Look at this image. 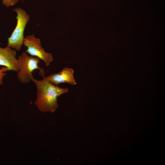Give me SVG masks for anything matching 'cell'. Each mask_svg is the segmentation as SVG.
<instances>
[{
	"label": "cell",
	"mask_w": 165,
	"mask_h": 165,
	"mask_svg": "<svg viewBox=\"0 0 165 165\" xmlns=\"http://www.w3.org/2000/svg\"><path fill=\"white\" fill-rule=\"evenodd\" d=\"M19 69L17 77L22 83H29L31 81L32 72L36 69L41 70L38 66L40 59L37 57L29 56L27 53L23 52L18 57Z\"/></svg>",
	"instance_id": "cell-3"
},
{
	"label": "cell",
	"mask_w": 165,
	"mask_h": 165,
	"mask_svg": "<svg viewBox=\"0 0 165 165\" xmlns=\"http://www.w3.org/2000/svg\"><path fill=\"white\" fill-rule=\"evenodd\" d=\"M16 55V51L11 48L8 46L5 48L0 47V65L7 67L9 71L18 72V62Z\"/></svg>",
	"instance_id": "cell-5"
},
{
	"label": "cell",
	"mask_w": 165,
	"mask_h": 165,
	"mask_svg": "<svg viewBox=\"0 0 165 165\" xmlns=\"http://www.w3.org/2000/svg\"><path fill=\"white\" fill-rule=\"evenodd\" d=\"M19 0H2V4L7 7L13 6L17 3Z\"/></svg>",
	"instance_id": "cell-8"
},
{
	"label": "cell",
	"mask_w": 165,
	"mask_h": 165,
	"mask_svg": "<svg viewBox=\"0 0 165 165\" xmlns=\"http://www.w3.org/2000/svg\"><path fill=\"white\" fill-rule=\"evenodd\" d=\"M74 71L71 68H64L60 72L50 75L46 79L56 86L61 83H68L72 85L76 84L73 76Z\"/></svg>",
	"instance_id": "cell-6"
},
{
	"label": "cell",
	"mask_w": 165,
	"mask_h": 165,
	"mask_svg": "<svg viewBox=\"0 0 165 165\" xmlns=\"http://www.w3.org/2000/svg\"><path fill=\"white\" fill-rule=\"evenodd\" d=\"M8 71H9V68L5 66L0 69V85H3V78L7 74L6 72Z\"/></svg>",
	"instance_id": "cell-7"
},
{
	"label": "cell",
	"mask_w": 165,
	"mask_h": 165,
	"mask_svg": "<svg viewBox=\"0 0 165 165\" xmlns=\"http://www.w3.org/2000/svg\"><path fill=\"white\" fill-rule=\"evenodd\" d=\"M44 75L41 76L43 79L41 80L35 79L33 76L31 78V80L36 85L37 90V98L34 104L42 112L52 113L59 106L57 98L67 93L68 90L54 85L47 80Z\"/></svg>",
	"instance_id": "cell-1"
},
{
	"label": "cell",
	"mask_w": 165,
	"mask_h": 165,
	"mask_svg": "<svg viewBox=\"0 0 165 165\" xmlns=\"http://www.w3.org/2000/svg\"></svg>",
	"instance_id": "cell-9"
},
{
	"label": "cell",
	"mask_w": 165,
	"mask_h": 165,
	"mask_svg": "<svg viewBox=\"0 0 165 165\" xmlns=\"http://www.w3.org/2000/svg\"><path fill=\"white\" fill-rule=\"evenodd\" d=\"M13 11L17 14V23L15 28L10 37L8 39L7 46L19 51L23 45L24 39V31L26 24L28 22L30 16L26 11L20 8H15Z\"/></svg>",
	"instance_id": "cell-2"
},
{
	"label": "cell",
	"mask_w": 165,
	"mask_h": 165,
	"mask_svg": "<svg viewBox=\"0 0 165 165\" xmlns=\"http://www.w3.org/2000/svg\"><path fill=\"white\" fill-rule=\"evenodd\" d=\"M23 45L28 48L25 52L43 61L46 66L49 65L50 63L53 61L52 54L45 51L42 46L40 39L35 37L34 34L25 37Z\"/></svg>",
	"instance_id": "cell-4"
}]
</instances>
